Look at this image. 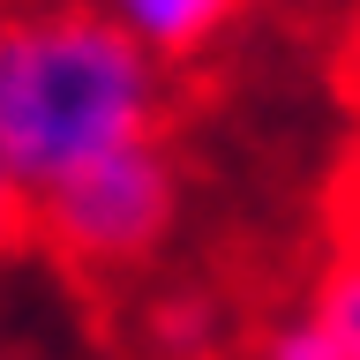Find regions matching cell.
<instances>
[{"label": "cell", "instance_id": "cell-11", "mask_svg": "<svg viewBox=\"0 0 360 360\" xmlns=\"http://www.w3.org/2000/svg\"><path fill=\"white\" fill-rule=\"evenodd\" d=\"M240 8H248V0H240Z\"/></svg>", "mask_w": 360, "mask_h": 360}, {"label": "cell", "instance_id": "cell-6", "mask_svg": "<svg viewBox=\"0 0 360 360\" xmlns=\"http://www.w3.org/2000/svg\"><path fill=\"white\" fill-rule=\"evenodd\" d=\"M15 255H30V195L0 173V278H8Z\"/></svg>", "mask_w": 360, "mask_h": 360}, {"label": "cell", "instance_id": "cell-10", "mask_svg": "<svg viewBox=\"0 0 360 360\" xmlns=\"http://www.w3.org/2000/svg\"><path fill=\"white\" fill-rule=\"evenodd\" d=\"M0 173H8V165H0Z\"/></svg>", "mask_w": 360, "mask_h": 360}, {"label": "cell", "instance_id": "cell-3", "mask_svg": "<svg viewBox=\"0 0 360 360\" xmlns=\"http://www.w3.org/2000/svg\"><path fill=\"white\" fill-rule=\"evenodd\" d=\"M128 308V353L135 360H233L240 353V323H233V292L218 278H188V270H158L120 300Z\"/></svg>", "mask_w": 360, "mask_h": 360}, {"label": "cell", "instance_id": "cell-7", "mask_svg": "<svg viewBox=\"0 0 360 360\" xmlns=\"http://www.w3.org/2000/svg\"><path fill=\"white\" fill-rule=\"evenodd\" d=\"M330 248L360 255V158L338 173V188H330Z\"/></svg>", "mask_w": 360, "mask_h": 360}, {"label": "cell", "instance_id": "cell-8", "mask_svg": "<svg viewBox=\"0 0 360 360\" xmlns=\"http://www.w3.org/2000/svg\"><path fill=\"white\" fill-rule=\"evenodd\" d=\"M0 360H38V353H22V345H0Z\"/></svg>", "mask_w": 360, "mask_h": 360}, {"label": "cell", "instance_id": "cell-2", "mask_svg": "<svg viewBox=\"0 0 360 360\" xmlns=\"http://www.w3.org/2000/svg\"><path fill=\"white\" fill-rule=\"evenodd\" d=\"M180 218H188V165L173 135H150L30 195V248L75 292L128 300L143 278L165 270Z\"/></svg>", "mask_w": 360, "mask_h": 360}, {"label": "cell", "instance_id": "cell-5", "mask_svg": "<svg viewBox=\"0 0 360 360\" xmlns=\"http://www.w3.org/2000/svg\"><path fill=\"white\" fill-rule=\"evenodd\" d=\"M300 308L323 323V338H330L338 360H360V255L330 248V263L315 270V285H308Z\"/></svg>", "mask_w": 360, "mask_h": 360}, {"label": "cell", "instance_id": "cell-4", "mask_svg": "<svg viewBox=\"0 0 360 360\" xmlns=\"http://www.w3.org/2000/svg\"><path fill=\"white\" fill-rule=\"evenodd\" d=\"M98 8H105V15L150 53V60L195 68L202 53L225 38V22H233L240 0H98Z\"/></svg>", "mask_w": 360, "mask_h": 360}, {"label": "cell", "instance_id": "cell-1", "mask_svg": "<svg viewBox=\"0 0 360 360\" xmlns=\"http://www.w3.org/2000/svg\"><path fill=\"white\" fill-rule=\"evenodd\" d=\"M150 135H173V68L98 0L0 8V165L22 195Z\"/></svg>", "mask_w": 360, "mask_h": 360}, {"label": "cell", "instance_id": "cell-9", "mask_svg": "<svg viewBox=\"0 0 360 360\" xmlns=\"http://www.w3.org/2000/svg\"><path fill=\"white\" fill-rule=\"evenodd\" d=\"M233 360H263V353H248V345H240V353H233Z\"/></svg>", "mask_w": 360, "mask_h": 360}]
</instances>
